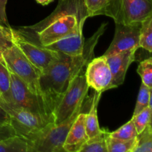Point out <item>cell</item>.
Instances as JSON below:
<instances>
[{
    "instance_id": "obj_26",
    "label": "cell",
    "mask_w": 152,
    "mask_h": 152,
    "mask_svg": "<svg viewBox=\"0 0 152 152\" xmlns=\"http://www.w3.org/2000/svg\"><path fill=\"white\" fill-rule=\"evenodd\" d=\"M152 151V132L147 128L142 134L138 135V143L134 152Z\"/></svg>"
},
{
    "instance_id": "obj_31",
    "label": "cell",
    "mask_w": 152,
    "mask_h": 152,
    "mask_svg": "<svg viewBox=\"0 0 152 152\" xmlns=\"http://www.w3.org/2000/svg\"><path fill=\"white\" fill-rule=\"evenodd\" d=\"M148 108L150 109V113H151V117H150V122L149 124H148V129L150 132H152V89L151 90V96H150V102H149V105H148Z\"/></svg>"
},
{
    "instance_id": "obj_5",
    "label": "cell",
    "mask_w": 152,
    "mask_h": 152,
    "mask_svg": "<svg viewBox=\"0 0 152 152\" xmlns=\"http://www.w3.org/2000/svg\"><path fill=\"white\" fill-rule=\"evenodd\" d=\"M2 56L9 71L21 79L33 93L46 103L39 82L41 73L31 64L20 49L13 45L4 50Z\"/></svg>"
},
{
    "instance_id": "obj_33",
    "label": "cell",
    "mask_w": 152,
    "mask_h": 152,
    "mask_svg": "<svg viewBox=\"0 0 152 152\" xmlns=\"http://www.w3.org/2000/svg\"><path fill=\"white\" fill-rule=\"evenodd\" d=\"M55 152H67V151H65V150L63 148H60V149L57 150V151H55Z\"/></svg>"
},
{
    "instance_id": "obj_9",
    "label": "cell",
    "mask_w": 152,
    "mask_h": 152,
    "mask_svg": "<svg viewBox=\"0 0 152 152\" xmlns=\"http://www.w3.org/2000/svg\"><path fill=\"white\" fill-rule=\"evenodd\" d=\"M12 31L14 45L20 49L31 64H33L41 74L59 59V52L35 44L22 37L16 29L12 28Z\"/></svg>"
},
{
    "instance_id": "obj_17",
    "label": "cell",
    "mask_w": 152,
    "mask_h": 152,
    "mask_svg": "<svg viewBox=\"0 0 152 152\" xmlns=\"http://www.w3.org/2000/svg\"><path fill=\"white\" fill-rule=\"evenodd\" d=\"M10 85V71H9L4 61H0V98L8 104H12Z\"/></svg>"
},
{
    "instance_id": "obj_29",
    "label": "cell",
    "mask_w": 152,
    "mask_h": 152,
    "mask_svg": "<svg viewBox=\"0 0 152 152\" xmlns=\"http://www.w3.org/2000/svg\"><path fill=\"white\" fill-rule=\"evenodd\" d=\"M7 0H0V22L4 26L10 27L7 19L6 14V4Z\"/></svg>"
},
{
    "instance_id": "obj_12",
    "label": "cell",
    "mask_w": 152,
    "mask_h": 152,
    "mask_svg": "<svg viewBox=\"0 0 152 152\" xmlns=\"http://www.w3.org/2000/svg\"><path fill=\"white\" fill-rule=\"evenodd\" d=\"M137 50H129L105 56L113 77V85L117 88L124 83L126 72L131 64L135 60Z\"/></svg>"
},
{
    "instance_id": "obj_8",
    "label": "cell",
    "mask_w": 152,
    "mask_h": 152,
    "mask_svg": "<svg viewBox=\"0 0 152 152\" xmlns=\"http://www.w3.org/2000/svg\"><path fill=\"white\" fill-rule=\"evenodd\" d=\"M10 76L12 104L54 122L53 114L45 101L33 93L17 76L11 72Z\"/></svg>"
},
{
    "instance_id": "obj_19",
    "label": "cell",
    "mask_w": 152,
    "mask_h": 152,
    "mask_svg": "<svg viewBox=\"0 0 152 152\" xmlns=\"http://www.w3.org/2000/svg\"><path fill=\"white\" fill-rule=\"evenodd\" d=\"M140 48L152 53V14L141 23Z\"/></svg>"
},
{
    "instance_id": "obj_36",
    "label": "cell",
    "mask_w": 152,
    "mask_h": 152,
    "mask_svg": "<svg viewBox=\"0 0 152 152\" xmlns=\"http://www.w3.org/2000/svg\"><path fill=\"white\" fill-rule=\"evenodd\" d=\"M107 1H108V0H107Z\"/></svg>"
},
{
    "instance_id": "obj_28",
    "label": "cell",
    "mask_w": 152,
    "mask_h": 152,
    "mask_svg": "<svg viewBox=\"0 0 152 152\" xmlns=\"http://www.w3.org/2000/svg\"><path fill=\"white\" fill-rule=\"evenodd\" d=\"M15 135H16V132L10 123L0 126V141Z\"/></svg>"
},
{
    "instance_id": "obj_30",
    "label": "cell",
    "mask_w": 152,
    "mask_h": 152,
    "mask_svg": "<svg viewBox=\"0 0 152 152\" xmlns=\"http://www.w3.org/2000/svg\"><path fill=\"white\" fill-rule=\"evenodd\" d=\"M10 123V117L7 113L0 106V126Z\"/></svg>"
},
{
    "instance_id": "obj_14",
    "label": "cell",
    "mask_w": 152,
    "mask_h": 152,
    "mask_svg": "<svg viewBox=\"0 0 152 152\" xmlns=\"http://www.w3.org/2000/svg\"><path fill=\"white\" fill-rule=\"evenodd\" d=\"M83 111L79 114L74 122L67 135L63 145V148L67 152H80L83 145L89 140L86 129V118L87 113Z\"/></svg>"
},
{
    "instance_id": "obj_10",
    "label": "cell",
    "mask_w": 152,
    "mask_h": 152,
    "mask_svg": "<svg viewBox=\"0 0 152 152\" xmlns=\"http://www.w3.org/2000/svg\"><path fill=\"white\" fill-rule=\"evenodd\" d=\"M85 74L88 86L96 92L102 94L105 91L114 88L112 74L104 56L93 58L89 61Z\"/></svg>"
},
{
    "instance_id": "obj_25",
    "label": "cell",
    "mask_w": 152,
    "mask_h": 152,
    "mask_svg": "<svg viewBox=\"0 0 152 152\" xmlns=\"http://www.w3.org/2000/svg\"><path fill=\"white\" fill-rule=\"evenodd\" d=\"M98 139L88 140L81 148L80 152H108L106 143H105V135Z\"/></svg>"
},
{
    "instance_id": "obj_24",
    "label": "cell",
    "mask_w": 152,
    "mask_h": 152,
    "mask_svg": "<svg viewBox=\"0 0 152 152\" xmlns=\"http://www.w3.org/2000/svg\"><path fill=\"white\" fill-rule=\"evenodd\" d=\"M151 113L149 108H146L137 115L132 116V120L134 124L138 135L142 134L148 128L150 122Z\"/></svg>"
},
{
    "instance_id": "obj_3",
    "label": "cell",
    "mask_w": 152,
    "mask_h": 152,
    "mask_svg": "<svg viewBox=\"0 0 152 152\" xmlns=\"http://www.w3.org/2000/svg\"><path fill=\"white\" fill-rule=\"evenodd\" d=\"M0 106L10 117V124L16 134L26 140L28 142L34 141L52 120L44 118L29 111L8 104L0 98Z\"/></svg>"
},
{
    "instance_id": "obj_32",
    "label": "cell",
    "mask_w": 152,
    "mask_h": 152,
    "mask_svg": "<svg viewBox=\"0 0 152 152\" xmlns=\"http://www.w3.org/2000/svg\"><path fill=\"white\" fill-rule=\"evenodd\" d=\"M53 1H54V0H36V1H37V3H39V4H42V5L43 6L50 4V3L52 2Z\"/></svg>"
},
{
    "instance_id": "obj_1",
    "label": "cell",
    "mask_w": 152,
    "mask_h": 152,
    "mask_svg": "<svg viewBox=\"0 0 152 152\" xmlns=\"http://www.w3.org/2000/svg\"><path fill=\"white\" fill-rule=\"evenodd\" d=\"M103 23L87 40H85L83 53L78 56H69L59 53V57L39 76V86L48 107L53 111L71 81L94 56V48L106 29Z\"/></svg>"
},
{
    "instance_id": "obj_4",
    "label": "cell",
    "mask_w": 152,
    "mask_h": 152,
    "mask_svg": "<svg viewBox=\"0 0 152 152\" xmlns=\"http://www.w3.org/2000/svg\"><path fill=\"white\" fill-rule=\"evenodd\" d=\"M152 14V0H108L102 15L116 23L141 24Z\"/></svg>"
},
{
    "instance_id": "obj_7",
    "label": "cell",
    "mask_w": 152,
    "mask_h": 152,
    "mask_svg": "<svg viewBox=\"0 0 152 152\" xmlns=\"http://www.w3.org/2000/svg\"><path fill=\"white\" fill-rule=\"evenodd\" d=\"M86 67L71 81L53 111L54 123H62L69 118L87 97L89 86L86 79Z\"/></svg>"
},
{
    "instance_id": "obj_6",
    "label": "cell",
    "mask_w": 152,
    "mask_h": 152,
    "mask_svg": "<svg viewBox=\"0 0 152 152\" xmlns=\"http://www.w3.org/2000/svg\"><path fill=\"white\" fill-rule=\"evenodd\" d=\"M85 103L80 105L75 112L62 123H50L39 136L29 144V152H55L63 148L67 135L79 114L83 111Z\"/></svg>"
},
{
    "instance_id": "obj_11",
    "label": "cell",
    "mask_w": 152,
    "mask_h": 152,
    "mask_svg": "<svg viewBox=\"0 0 152 152\" xmlns=\"http://www.w3.org/2000/svg\"><path fill=\"white\" fill-rule=\"evenodd\" d=\"M114 37L103 56L140 48L141 24L123 25L116 23Z\"/></svg>"
},
{
    "instance_id": "obj_37",
    "label": "cell",
    "mask_w": 152,
    "mask_h": 152,
    "mask_svg": "<svg viewBox=\"0 0 152 152\" xmlns=\"http://www.w3.org/2000/svg\"><path fill=\"white\" fill-rule=\"evenodd\" d=\"M151 152H152V151H151Z\"/></svg>"
},
{
    "instance_id": "obj_2",
    "label": "cell",
    "mask_w": 152,
    "mask_h": 152,
    "mask_svg": "<svg viewBox=\"0 0 152 152\" xmlns=\"http://www.w3.org/2000/svg\"><path fill=\"white\" fill-rule=\"evenodd\" d=\"M88 17L85 0H59L57 7L45 19L16 30L27 39L47 47L69 35Z\"/></svg>"
},
{
    "instance_id": "obj_23",
    "label": "cell",
    "mask_w": 152,
    "mask_h": 152,
    "mask_svg": "<svg viewBox=\"0 0 152 152\" xmlns=\"http://www.w3.org/2000/svg\"><path fill=\"white\" fill-rule=\"evenodd\" d=\"M150 96H151V89L148 88L143 83H141L133 116L137 115L142 110L148 108L149 105Z\"/></svg>"
},
{
    "instance_id": "obj_20",
    "label": "cell",
    "mask_w": 152,
    "mask_h": 152,
    "mask_svg": "<svg viewBox=\"0 0 152 152\" xmlns=\"http://www.w3.org/2000/svg\"><path fill=\"white\" fill-rule=\"evenodd\" d=\"M109 136L122 140H131L137 138L138 134L133 121L131 120L117 130L109 132Z\"/></svg>"
},
{
    "instance_id": "obj_15",
    "label": "cell",
    "mask_w": 152,
    "mask_h": 152,
    "mask_svg": "<svg viewBox=\"0 0 152 152\" xmlns=\"http://www.w3.org/2000/svg\"><path fill=\"white\" fill-rule=\"evenodd\" d=\"M102 94L95 91L94 94H93V98L91 102L90 108L88 113L86 114V129L87 132L88 140L98 139L101 137L104 136L106 133V131L102 130L100 129L98 121L97 116V107L99 104V99Z\"/></svg>"
},
{
    "instance_id": "obj_27",
    "label": "cell",
    "mask_w": 152,
    "mask_h": 152,
    "mask_svg": "<svg viewBox=\"0 0 152 152\" xmlns=\"http://www.w3.org/2000/svg\"><path fill=\"white\" fill-rule=\"evenodd\" d=\"M107 0H85L89 17L102 15Z\"/></svg>"
},
{
    "instance_id": "obj_34",
    "label": "cell",
    "mask_w": 152,
    "mask_h": 152,
    "mask_svg": "<svg viewBox=\"0 0 152 152\" xmlns=\"http://www.w3.org/2000/svg\"><path fill=\"white\" fill-rule=\"evenodd\" d=\"M0 25H2V24H1V22H0Z\"/></svg>"
},
{
    "instance_id": "obj_18",
    "label": "cell",
    "mask_w": 152,
    "mask_h": 152,
    "mask_svg": "<svg viewBox=\"0 0 152 152\" xmlns=\"http://www.w3.org/2000/svg\"><path fill=\"white\" fill-rule=\"evenodd\" d=\"M0 152H29V144L25 139L15 135L0 141Z\"/></svg>"
},
{
    "instance_id": "obj_21",
    "label": "cell",
    "mask_w": 152,
    "mask_h": 152,
    "mask_svg": "<svg viewBox=\"0 0 152 152\" xmlns=\"http://www.w3.org/2000/svg\"><path fill=\"white\" fill-rule=\"evenodd\" d=\"M137 72L142 80V83L148 88L152 89V57L141 61Z\"/></svg>"
},
{
    "instance_id": "obj_13",
    "label": "cell",
    "mask_w": 152,
    "mask_h": 152,
    "mask_svg": "<svg viewBox=\"0 0 152 152\" xmlns=\"http://www.w3.org/2000/svg\"><path fill=\"white\" fill-rule=\"evenodd\" d=\"M84 24L82 23L79 25L69 35L45 48L69 56L80 55L83 53L85 44L83 37Z\"/></svg>"
},
{
    "instance_id": "obj_22",
    "label": "cell",
    "mask_w": 152,
    "mask_h": 152,
    "mask_svg": "<svg viewBox=\"0 0 152 152\" xmlns=\"http://www.w3.org/2000/svg\"><path fill=\"white\" fill-rule=\"evenodd\" d=\"M13 45L14 43L11 27L0 25V61H4L2 54L4 50Z\"/></svg>"
},
{
    "instance_id": "obj_35",
    "label": "cell",
    "mask_w": 152,
    "mask_h": 152,
    "mask_svg": "<svg viewBox=\"0 0 152 152\" xmlns=\"http://www.w3.org/2000/svg\"><path fill=\"white\" fill-rule=\"evenodd\" d=\"M0 97H1V95H0Z\"/></svg>"
},
{
    "instance_id": "obj_16",
    "label": "cell",
    "mask_w": 152,
    "mask_h": 152,
    "mask_svg": "<svg viewBox=\"0 0 152 152\" xmlns=\"http://www.w3.org/2000/svg\"><path fill=\"white\" fill-rule=\"evenodd\" d=\"M108 152H134L138 143L137 138L131 140H122L109 136V132L105 135Z\"/></svg>"
}]
</instances>
